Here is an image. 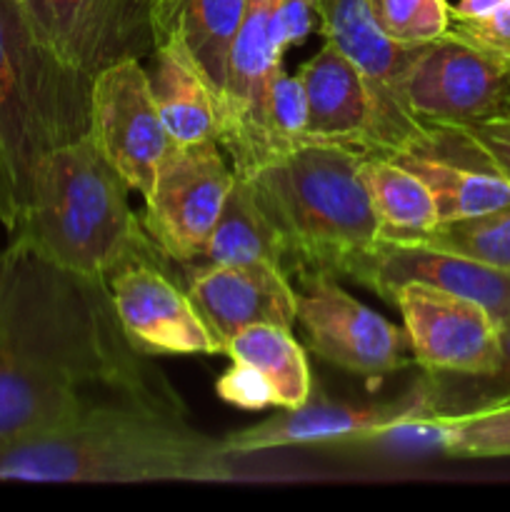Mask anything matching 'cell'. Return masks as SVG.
<instances>
[{"label":"cell","mask_w":510,"mask_h":512,"mask_svg":"<svg viewBox=\"0 0 510 512\" xmlns=\"http://www.w3.org/2000/svg\"><path fill=\"white\" fill-rule=\"evenodd\" d=\"M110 400L180 405L125 335L108 280L8 240L0 248V445Z\"/></svg>","instance_id":"6da1fadb"},{"label":"cell","mask_w":510,"mask_h":512,"mask_svg":"<svg viewBox=\"0 0 510 512\" xmlns=\"http://www.w3.org/2000/svg\"><path fill=\"white\" fill-rule=\"evenodd\" d=\"M225 440L200 433L183 405L110 400L68 423L0 445V480L28 483H230Z\"/></svg>","instance_id":"7a4b0ae2"},{"label":"cell","mask_w":510,"mask_h":512,"mask_svg":"<svg viewBox=\"0 0 510 512\" xmlns=\"http://www.w3.org/2000/svg\"><path fill=\"white\" fill-rule=\"evenodd\" d=\"M128 183L93 135L45 155L8 240L85 278L110 280L125 265L165 258L130 208Z\"/></svg>","instance_id":"3957f363"},{"label":"cell","mask_w":510,"mask_h":512,"mask_svg":"<svg viewBox=\"0 0 510 512\" xmlns=\"http://www.w3.org/2000/svg\"><path fill=\"white\" fill-rule=\"evenodd\" d=\"M360 158L350 145L308 140L245 175L283 240L290 278L353 280L383 240Z\"/></svg>","instance_id":"277c9868"},{"label":"cell","mask_w":510,"mask_h":512,"mask_svg":"<svg viewBox=\"0 0 510 512\" xmlns=\"http://www.w3.org/2000/svg\"><path fill=\"white\" fill-rule=\"evenodd\" d=\"M90 85L35 38L18 0H0V175L15 225L40 160L90 133Z\"/></svg>","instance_id":"5b68a950"},{"label":"cell","mask_w":510,"mask_h":512,"mask_svg":"<svg viewBox=\"0 0 510 512\" xmlns=\"http://www.w3.org/2000/svg\"><path fill=\"white\" fill-rule=\"evenodd\" d=\"M323 40L343 50L360 68L373 100V138L368 153L398 155L405 150L443 148V130L425 125L410 110L405 78L423 45H403L383 35L370 0H318Z\"/></svg>","instance_id":"8992f818"},{"label":"cell","mask_w":510,"mask_h":512,"mask_svg":"<svg viewBox=\"0 0 510 512\" xmlns=\"http://www.w3.org/2000/svg\"><path fill=\"white\" fill-rule=\"evenodd\" d=\"M408 105L430 128H455L510 110V45L488 43L455 23L415 55Z\"/></svg>","instance_id":"52a82bcc"},{"label":"cell","mask_w":510,"mask_h":512,"mask_svg":"<svg viewBox=\"0 0 510 512\" xmlns=\"http://www.w3.org/2000/svg\"><path fill=\"white\" fill-rule=\"evenodd\" d=\"M233 183L218 143L170 145L145 198L143 228L155 248L173 263H198Z\"/></svg>","instance_id":"ba28073f"},{"label":"cell","mask_w":510,"mask_h":512,"mask_svg":"<svg viewBox=\"0 0 510 512\" xmlns=\"http://www.w3.org/2000/svg\"><path fill=\"white\" fill-rule=\"evenodd\" d=\"M295 323L320 360L378 383L413 363L403 328L348 293L330 275H300Z\"/></svg>","instance_id":"9c48e42d"},{"label":"cell","mask_w":510,"mask_h":512,"mask_svg":"<svg viewBox=\"0 0 510 512\" xmlns=\"http://www.w3.org/2000/svg\"><path fill=\"white\" fill-rule=\"evenodd\" d=\"M35 38L93 78L120 60L153 55V0H18Z\"/></svg>","instance_id":"30bf717a"},{"label":"cell","mask_w":510,"mask_h":512,"mask_svg":"<svg viewBox=\"0 0 510 512\" xmlns=\"http://www.w3.org/2000/svg\"><path fill=\"white\" fill-rule=\"evenodd\" d=\"M90 135L128 188L148 198L155 170L170 150L143 60L128 58L93 75Z\"/></svg>","instance_id":"8fae6325"},{"label":"cell","mask_w":510,"mask_h":512,"mask_svg":"<svg viewBox=\"0 0 510 512\" xmlns=\"http://www.w3.org/2000/svg\"><path fill=\"white\" fill-rule=\"evenodd\" d=\"M390 303L403 315L410 358L428 375L480 378L495 370L498 323L480 303L420 283L398 288Z\"/></svg>","instance_id":"7c38bea8"},{"label":"cell","mask_w":510,"mask_h":512,"mask_svg":"<svg viewBox=\"0 0 510 512\" xmlns=\"http://www.w3.org/2000/svg\"><path fill=\"white\" fill-rule=\"evenodd\" d=\"M418 418H430V395L425 380L403 398L388 403H340L328 400L323 393H310V398L298 408H283V413L270 415L263 423L250 425L223 440L230 453L240 458L298 445L378 440L388 430Z\"/></svg>","instance_id":"4fadbf2b"},{"label":"cell","mask_w":510,"mask_h":512,"mask_svg":"<svg viewBox=\"0 0 510 512\" xmlns=\"http://www.w3.org/2000/svg\"><path fill=\"white\" fill-rule=\"evenodd\" d=\"M108 285L115 315L143 355H223L188 290L178 288L158 260L125 265Z\"/></svg>","instance_id":"5bb4252c"},{"label":"cell","mask_w":510,"mask_h":512,"mask_svg":"<svg viewBox=\"0 0 510 512\" xmlns=\"http://www.w3.org/2000/svg\"><path fill=\"white\" fill-rule=\"evenodd\" d=\"M353 283L375 290L390 303L393 293L408 283L428 285L445 293L475 300L500 325L510 315V273L468 255L450 253L418 240H380L360 265Z\"/></svg>","instance_id":"9a60e30c"},{"label":"cell","mask_w":510,"mask_h":512,"mask_svg":"<svg viewBox=\"0 0 510 512\" xmlns=\"http://www.w3.org/2000/svg\"><path fill=\"white\" fill-rule=\"evenodd\" d=\"M188 295L218 343L250 325L293 330L298 288L285 268L273 263H193Z\"/></svg>","instance_id":"2e32d148"},{"label":"cell","mask_w":510,"mask_h":512,"mask_svg":"<svg viewBox=\"0 0 510 512\" xmlns=\"http://www.w3.org/2000/svg\"><path fill=\"white\" fill-rule=\"evenodd\" d=\"M308 100V140L370 150L373 100L358 65L325 40L323 48L298 68Z\"/></svg>","instance_id":"e0dca14e"},{"label":"cell","mask_w":510,"mask_h":512,"mask_svg":"<svg viewBox=\"0 0 510 512\" xmlns=\"http://www.w3.org/2000/svg\"><path fill=\"white\" fill-rule=\"evenodd\" d=\"M148 75L160 118L173 143L188 145L213 140L220 145V98L178 40L168 38L155 45L153 68Z\"/></svg>","instance_id":"ac0fdd59"},{"label":"cell","mask_w":510,"mask_h":512,"mask_svg":"<svg viewBox=\"0 0 510 512\" xmlns=\"http://www.w3.org/2000/svg\"><path fill=\"white\" fill-rule=\"evenodd\" d=\"M245 0H153L155 45L178 40L223 103L228 58ZM223 110V108H220Z\"/></svg>","instance_id":"d6986e66"},{"label":"cell","mask_w":510,"mask_h":512,"mask_svg":"<svg viewBox=\"0 0 510 512\" xmlns=\"http://www.w3.org/2000/svg\"><path fill=\"white\" fill-rule=\"evenodd\" d=\"M413 170L433 195L440 223L475 218L510 205V178L485 165L460 163L440 150H405L390 155Z\"/></svg>","instance_id":"ffe728a7"},{"label":"cell","mask_w":510,"mask_h":512,"mask_svg":"<svg viewBox=\"0 0 510 512\" xmlns=\"http://www.w3.org/2000/svg\"><path fill=\"white\" fill-rule=\"evenodd\" d=\"M360 175L385 240H415L440 223L428 185L395 158L363 153Z\"/></svg>","instance_id":"44dd1931"},{"label":"cell","mask_w":510,"mask_h":512,"mask_svg":"<svg viewBox=\"0 0 510 512\" xmlns=\"http://www.w3.org/2000/svg\"><path fill=\"white\" fill-rule=\"evenodd\" d=\"M198 263H273L288 270L283 240L245 175L235 173L233 188Z\"/></svg>","instance_id":"7402d4cb"},{"label":"cell","mask_w":510,"mask_h":512,"mask_svg":"<svg viewBox=\"0 0 510 512\" xmlns=\"http://www.w3.org/2000/svg\"><path fill=\"white\" fill-rule=\"evenodd\" d=\"M223 355L253 368L270 385L275 408H298L313 393L308 355L283 325H250L225 343Z\"/></svg>","instance_id":"603a6c76"},{"label":"cell","mask_w":510,"mask_h":512,"mask_svg":"<svg viewBox=\"0 0 510 512\" xmlns=\"http://www.w3.org/2000/svg\"><path fill=\"white\" fill-rule=\"evenodd\" d=\"M438 450L448 458H510V398L455 415H433Z\"/></svg>","instance_id":"cb8c5ba5"},{"label":"cell","mask_w":510,"mask_h":512,"mask_svg":"<svg viewBox=\"0 0 510 512\" xmlns=\"http://www.w3.org/2000/svg\"><path fill=\"white\" fill-rule=\"evenodd\" d=\"M450 253L468 255L493 268L510 273V205L475 218L438 223L433 230L415 238Z\"/></svg>","instance_id":"d4e9b609"},{"label":"cell","mask_w":510,"mask_h":512,"mask_svg":"<svg viewBox=\"0 0 510 512\" xmlns=\"http://www.w3.org/2000/svg\"><path fill=\"white\" fill-rule=\"evenodd\" d=\"M500 358L493 373L480 378H458V375H428L425 388L430 395V418L433 415H455L495 400L510 398V315L498 328Z\"/></svg>","instance_id":"484cf974"},{"label":"cell","mask_w":510,"mask_h":512,"mask_svg":"<svg viewBox=\"0 0 510 512\" xmlns=\"http://www.w3.org/2000/svg\"><path fill=\"white\" fill-rule=\"evenodd\" d=\"M308 100L298 73L278 70L265 100V163L308 143ZM263 163V165H265Z\"/></svg>","instance_id":"4316f807"},{"label":"cell","mask_w":510,"mask_h":512,"mask_svg":"<svg viewBox=\"0 0 510 512\" xmlns=\"http://www.w3.org/2000/svg\"><path fill=\"white\" fill-rule=\"evenodd\" d=\"M383 35L403 45H423L443 35L453 23L445 0H370Z\"/></svg>","instance_id":"83f0119b"},{"label":"cell","mask_w":510,"mask_h":512,"mask_svg":"<svg viewBox=\"0 0 510 512\" xmlns=\"http://www.w3.org/2000/svg\"><path fill=\"white\" fill-rule=\"evenodd\" d=\"M453 135L465 150H470V158L478 160V165L493 168L510 178V118L508 115H495V118L478 120V123L455 125V128H438Z\"/></svg>","instance_id":"f1b7e54d"},{"label":"cell","mask_w":510,"mask_h":512,"mask_svg":"<svg viewBox=\"0 0 510 512\" xmlns=\"http://www.w3.org/2000/svg\"><path fill=\"white\" fill-rule=\"evenodd\" d=\"M215 393L225 403L235 405L243 410H263L275 408V398L270 385L255 373L253 368L243 363H230V368L215 383Z\"/></svg>","instance_id":"f546056e"},{"label":"cell","mask_w":510,"mask_h":512,"mask_svg":"<svg viewBox=\"0 0 510 512\" xmlns=\"http://www.w3.org/2000/svg\"><path fill=\"white\" fill-rule=\"evenodd\" d=\"M318 20V0H278V30L283 48L300 45Z\"/></svg>","instance_id":"4dcf8cb0"},{"label":"cell","mask_w":510,"mask_h":512,"mask_svg":"<svg viewBox=\"0 0 510 512\" xmlns=\"http://www.w3.org/2000/svg\"><path fill=\"white\" fill-rule=\"evenodd\" d=\"M453 23L463 28L465 33L475 35V38H483L488 43L510 45V0H503L498 8H493L483 18L453 20Z\"/></svg>","instance_id":"1f68e13d"},{"label":"cell","mask_w":510,"mask_h":512,"mask_svg":"<svg viewBox=\"0 0 510 512\" xmlns=\"http://www.w3.org/2000/svg\"><path fill=\"white\" fill-rule=\"evenodd\" d=\"M500 3H503V0H460L455 8H450V13H453V20H475L488 15L490 10L498 8Z\"/></svg>","instance_id":"d6a6232c"},{"label":"cell","mask_w":510,"mask_h":512,"mask_svg":"<svg viewBox=\"0 0 510 512\" xmlns=\"http://www.w3.org/2000/svg\"><path fill=\"white\" fill-rule=\"evenodd\" d=\"M0 225H3L8 235L13 233L15 228V210H13V203H10V193L8 188H5L3 175H0Z\"/></svg>","instance_id":"836d02e7"},{"label":"cell","mask_w":510,"mask_h":512,"mask_svg":"<svg viewBox=\"0 0 510 512\" xmlns=\"http://www.w3.org/2000/svg\"><path fill=\"white\" fill-rule=\"evenodd\" d=\"M505 115H508V118H510V110H508V113H505Z\"/></svg>","instance_id":"e575fe53"}]
</instances>
